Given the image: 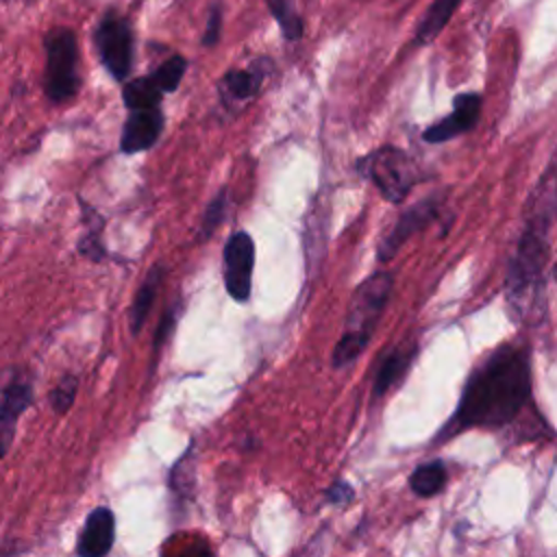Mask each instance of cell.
<instances>
[{
	"label": "cell",
	"mask_w": 557,
	"mask_h": 557,
	"mask_svg": "<svg viewBox=\"0 0 557 557\" xmlns=\"http://www.w3.org/2000/svg\"><path fill=\"white\" fill-rule=\"evenodd\" d=\"M557 215V150L537 178L524 207L522 231L505 276V300L511 320L533 324L546 315L548 233Z\"/></svg>",
	"instance_id": "cell-1"
},
{
	"label": "cell",
	"mask_w": 557,
	"mask_h": 557,
	"mask_svg": "<svg viewBox=\"0 0 557 557\" xmlns=\"http://www.w3.org/2000/svg\"><path fill=\"white\" fill-rule=\"evenodd\" d=\"M531 400L529 348L518 344L498 346L470 374L459 405L435 442L450 440L466 429H492L509 424Z\"/></svg>",
	"instance_id": "cell-2"
},
{
	"label": "cell",
	"mask_w": 557,
	"mask_h": 557,
	"mask_svg": "<svg viewBox=\"0 0 557 557\" xmlns=\"http://www.w3.org/2000/svg\"><path fill=\"white\" fill-rule=\"evenodd\" d=\"M394 276L389 272H374L363 278L348 305L344 333L333 350V368H348L370 344L374 326L389 302Z\"/></svg>",
	"instance_id": "cell-3"
},
{
	"label": "cell",
	"mask_w": 557,
	"mask_h": 557,
	"mask_svg": "<svg viewBox=\"0 0 557 557\" xmlns=\"http://www.w3.org/2000/svg\"><path fill=\"white\" fill-rule=\"evenodd\" d=\"M46 76L44 89L50 102L61 104L76 96L81 87L78 76V41L70 28H52L44 37Z\"/></svg>",
	"instance_id": "cell-4"
},
{
	"label": "cell",
	"mask_w": 557,
	"mask_h": 557,
	"mask_svg": "<svg viewBox=\"0 0 557 557\" xmlns=\"http://www.w3.org/2000/svg\"><path fill=\"white\" fill-rule=\"evenodd\" d=\"M357 172L370 178L381 196L392 205L403 202L418 181L413 159L396 146H381L372 150L357 163Z\"/></svg>",
	"instance_id": "cell-5"
},
{
	"label": "cell",
	"mask_w": 557,
	"mask_h": 557,
	"mask_svg": "<svg viewBox=\"0 0 557 557\" xmlns=\"http://www.w3.org/2000/svg\"><path fill=\"white\" fill-rule=\"evenodd\" d=\"M98 54L107 72L115 81H126L133 67V30L126 17L117 13H107L94 35Z\"/></svg>",
	"instance_id": "cell-6"
},
{
	"label": "cell",
	"mask_w": 557,
	"mask_h": 557,
	"mask_svg": "<svg viewBox=\"0 0 557 557\" xmlns=\"http://www.w3.org/2000/svg\"><path fill=\"white\" fill-rule=\"evenodd\" d=\"M252 270H255V242L246 231H235L222 252V272L224 287L228 296L237 302H246L252 287Z\"/></svg>",
	"instance_id": "cell-7"
},
{
	"label": "cell",
	"mask_w": 557,
	"mask_h": 557,
	"mask_svg": "<svg viewBox=\"0 0 557 557\" xmlns=\"http://www.w3.org/2000/svg\"><path fill=\"white\" fill-rule=\"evenodd\" d=\"M442 213V196H429L418 200L416 205H411L400 218L398 222L392 226V231L381 239L376 257L379 261H389L396 257V252L403 248V244L416 235L420 228H424L426 224H431L433 220H437V215Z\"/></svg>",
	"instance_id": "cell-8"
},
{
	"label": "cell",
	"mask_w": 557,
	"mask_h": 557,
	"mask_svg": "<svg viewBox=\"0 0 557 557\" xmlns=\"http://www.w3.org/2000/svg\"><path fill=\"white\" fill-rule=\"evenodd\" d=\"M35 403L33 383L22 376L20 372L13 374V379L2 387L0 394V459L9 453L20 416Z\"/></svg>",
	"instance_id": "cell-9"
},
{
	"label": "cell",
	"mask_w": 557,
	"mask_h": 557,
	"mask_svg": "<svg viewBox=\"0 0 557 557\" xmlns=\"http://www.w3.org/2000/svg\"><path fill=\"white\" fill-rule=\"evenodd\" d=\"M481 115V96L470 91V94H459L453 100V111L442 117L440 122L431 124L424 133L422 139L429 144H442L448 141L461 133H468L474 128L476 120Z\"/></svg>",
	"instance_id": "cell-10"
},
{
	"label": "cell",
	"mask_w": 557,
	"mask_h": 557,
	"mask_svg": "<svg viewBox=\"0 0 557 557\" xmlns=\"http://www.w3.org/2000/svg\"><path fill=\"white\" fill-rule=\"evenodd\" d=\"M163 131V113L161 107L154 109H133L126 115L122 126L120 148L124 154H135L150 150Z\"/></svg>",
	"instance_id": "cell-11"
},
{
	"label": "cell",
	"mask_w": 557,
	"mask_h": 557,
	"mask_svg": "<svg viewBox=\"0 0 557 557\" xmlns=\"http://www.w3.org/2000/svg\"><path fill=\"white\" fill-rule=\"evenodd\" d=\"M115 542V516L109 507H94L78 533L76 555L81 557H104Z\"/></svg>",
	"instance_id": "cell-12"
},
{
	"label": "cell",
	"mask_w": 557,
	"mask_h": 557,
	"mask_svg": "<svg viewBox=\"0 0 557 557\" xmlns=\"http://www.w3.org/2000/svg\"><path fill=\"white\" fill-rule=\"evenodd\" d=\"M268 67H270L268 59H259L246 70H228L220 81L222 102L231 107V104H244L252 100L259 94L263 78L268 76Z\"/></svg>",
	"instance_id": "cell-13"
},
{
	"label": "cell",
	"mask_w": 557,
	"mask_h": 557,
	"mask_svg": "<svg viewBox=\"0 0 557 557\" xmlns=\"http://www.w3.org/2000/svg\"><path fill=\"white\" fill-rule=\"evenodd\" d=\"M416 352H418V342L413 337H407L383 357L372 385L374 398H383L392 387H396L405 379V374L409 372L416 359Z\"/></svg>",
	"instance_id": "cell-14"
},
{
	"label": "cell",
	"mask_w": 557,
	"mask_h": 557,
	"mask_svg": "<svg viewBox=\"0 0 557 557\" xmlns=\"http://www.w3.org/2000/svg\"><path fill=\"white\" fill-rule=\"evenodd\" d=\"M163 274H165V268L163 265H152L148 270V274L144 276L135 298H133V305H131V311H128V322H131V333L137 335L144 324H146V318L152 309V302H154V296H157V289L163 281Z\"/></svg>",
	"instance_id": "cell-15"
},
{
	"label": "cell",
	"mask_w": 557,
	"mask_h": 557,
	"mask_svg": "<svg viewBox=\"0 0 557 557\" xmlns=\"http://www.w3.org/2000/svg\"><path fill=\"white\" fill-rule=\"evenodd\" d=\"M446 479H448V472H446L444 461L433 459V461L420 463V466L411 472V476H409V487H411V492H413L416 496L429 498V496H435L437 492H442Z\"/></svg>",
	"instance_id": "cell-16"
},
{
	"label": "cell",
	"mask_w": 557,
	"mask_h": 557,
	"mask_svg": "<svg viewBox=\"0 0 557 557\" xmlns=\"http://www.w3.org/2000/svg\"><path fill=\"white\" fill-rule=\"evenodd\" d=\"M161 98H163V91L157 87L150 74L133 78L122 87V100L128 111L161 107Z\"/></svg>",
	"instance_id": "cell-17"
},
{
	"label": "cell",
	"mask_w": 557,
	"mask_h": 557,
	"mask_svg": "<svg viewBox=\"0 0 557 557\" xmlns=\"http://www.w3.org/2000/svg\"><path fill=\"white\" fill-rule=\"evenodd\" d=\"M459 2L461 0H435L416 30V44L418 46L431 44L440 35V30L448 24V20L453 17Z\"/></svg>",
	"instance_id": "cell-18"
},
{
	"label": "cell",
	"mask_w": 557,
	"mask_h": 557,
	"mask_svg": "<svg viewBox=\"0 0 557 557\" xmlns=\"http://www.w3.org/2000/svg\"><path fill=\"white\" fill-rule=\"evenodd\" d=\"M83 218L87 220V228H85V235L78 242V252L83 257L91 259V261H100L104 257V246H102V239H100L104 220L87 205H83Z\"/></svg>",
	"instance_id": "cell-19"
},
{
	"label": "cell",
	"mask_w": 557,
	"mask_h": 557,
	"mask_svg": "<svg viewBox=\"0 0 557 557\" xmlns=\"http://www.w3.org/2000/svg\"><path fill=\"white\" fill-rule=\"evenodd\" d=\"M270 13L274 15V20L278 22L283 37L289 41H296L302 37V17L298 15L294 0H268Z\"/></svg>",
	"instance_id": "cell-20"
},
{
	"label": "cell",
	"mask_w": 557,
	"mask_h": 557,
	"mask_svg": "<svg viewBox=\"0 0 557 557\" xmlns=\"http://www.w3.org/2000/svg\"><path fill=\"white\" fill-rule=\"evenodd\" d=\"M185 70H187V59L181 54H172L150 76L163 94H170V91L178 89V85L185 76Z\"/></svg>",
	"instance_id": "cell-21"
},
{
	"label": "cell",
	"mask_w": 557,
	"mask_h": 557,
	"mask_svg": "<svg viewBox=\"0 0 557 557\" xmlns=\"http://www.w3.org/2000/svg\"><path fill=\"white\" fill-rule=\"evenodd\" d=\"M76 392H78V379L74 374H63L61 381L50 389L48 394V400H50V407L57 416H63L70 411V407L74 405V398H76Z\"/></svg>",
	"instance_id": "cell-22"
},
{
	"label": "cell",
	"mask_w": 557,
	"mask_h": 557,
	"mask_svg": "<svg viewBox=\"0 0 557 557\" xmlns=\"http://www.w3.org/2000/svg\"><path fill=\"white\" fill-rule=\"evenodd\" d=\"M226 189H220L213 200L207 205L205 209V215H202V222H200V239H207L213 235V231L222 224L224 215H226Z\"/></svg>",
	"instance_id": "cell-23"
},
{
	"label": "cell",
	"mask_w": 557,
	"mask_h": 557,
	"mask_svg": "<svg viewBox=\"0 0 557 557\" xmlns=\"http://www.w3.org/2000/svg\"><path fill=\"white\" fill-rule=\"evenodd\" d=\"M220 33H222V9L213 7L209 13V20H207L205 35H202V46H207V48L215 46L220 39Z\"/></svg>",
	"instance_id": "cell-24"
},
{
	"label": "cell",
	"mask_w": 557,
	"mask_h": 557,
	"mask_svg": "<svg viewBox=\"0 0 557 557\" xmlns=\"http://www.w3.org/2000/svg\"><path fill=\"white\" fill-rule=\"evenodd\" d=\"M324 498H326L331 505H348V503L355 498V490H352V485L346 483V481H335L331 487H326Z\"/></svg>",
	"instance_id": "cell-25"
},
{
	"label": "cell",
	"mask_w": 557,
	"mask_h": 557,
	"mask_svg": "<svg viewBox=\"0 0 557 557\" xmlns=\"http://www.w3.org/2000/svg\"><path fill=\"white\" fill-rule=\"evenodd\" d=\"M174 313L176 311H168L163 318H161V324H159V329H157V335H154V342H152V348H154V352L161 348V344L165 342V337L170 335V331L174 329Z\"/></svg>",
	"instance_id": "cell-26"
},
{
	"label": "cell",
	"mask_w": 557,
	"mask_h": 557,
	"mask_svg": "<svg viewBox=\"0 0 557 557\" xmlns=\"http://www.w3.org/2000/svg\"><path fill=\"white\" fill-rule=\"evenodd\" d=\"M553 278L557 281V263H555V268H553Z\"/></svg>",
	"instance_id": "cell-27"
}]
</instances>
